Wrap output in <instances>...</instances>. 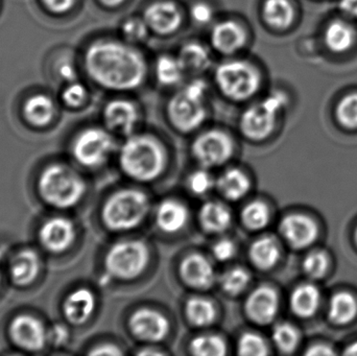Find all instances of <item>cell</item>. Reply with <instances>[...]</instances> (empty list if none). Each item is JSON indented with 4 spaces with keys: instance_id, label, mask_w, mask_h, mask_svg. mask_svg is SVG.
Here are the masks:
<instances>
[{
    "instance_id": "25",
    "label": "cell",
    "mask_w": 357,
    "mask_h": 356,
    "mask_svg": "<svg viewBox=\"0 0 357 356\" xmlns=\"http://www.w3.org/2000/svg\"><path fill=\"white\" fill-rule=\"evenodd\" d=\"M252 263L257 269L266 271L276 265L280 259V249L276 240L272 238H261L252 244L249 250Z\"/></svg>"
},
{
    "instance_id": "52",
    "label": "cell",
    "mask_w": 357,
    "mask_h": 356,
    "mask_svg": "<svg viewBox=\"0 0 357 356\" xmlns=\"http://www.w3.org/2000/svg\"><path fill=\"white\" fill-rule=\"evenodd\" d=\"M100 1L107 6H121L125 0H100Z\"/></svg>"
},
{
    "instance_id": "24",
    "label": "cell",
    "mask_w": 357,
    "mask_h": 356,
    "mask_svg": "<svg viewBox=\"0 0 357 356\" xmlns=\"http://www.w3.org/2000/svg\"><path fill=\"white\" fill-rule=\"evenodd\" d=\"M216 187L225 199L236 202L249 192L250 180L241 169H231L218 178Z\"/></svg>"
},
{
    "instance_id": "50",
    "label": "cell",
    "mask_w": 357,
    "mask_h": 356,
    "mask_svg": "<svg viewBox=\"0 0 357 356\" xmlns=\"http://www.w3.org/2000/svg\"><path fill=\"white\" fill-rule=\"evenodd\" d=\"M307 355H333V349L326 345H316V346L312 347L310 350L306 353Z\"/></svg>"
},
{
    "instance_id": "22",
    "label": "cell",
    "mask_w": 357,
    "mask_h": 356,
    "mask_svg": "<svg viewBox=\"0 0 357 356\" xmlns=\"http://www.w3.org/2000/svg\"><path fill=\"white\" fill-rule=\"evenodd\" d=\"M199 221L208 233H222L231 225V212L222 203L208 202L199 209Z\"/></svg>"
},
{
    "instance_id": "36",
    "label": "cell",
    "mask_w": 357,
    "mask_h": 356,
    "mask_svg": "<svg viewBox=\"0 0 357 356\" xmlns=\"http://www.w3.org/2000/svg\"><path fill=\"white\" fill-rule=\"evenodd\" d=\"M250 284V275L241 268L228 270L220 278V286L230 296L241 295Z\"/></svg>"
},
{
    "instance_id": "55",
    "label": "cell",
    "mask_w": 357,
    "mask_h": 356,
    "mask_svg": "<svg viewBox=\"0 0 357 356\" xmlns=\"http://www.w3.org/2000/svg\"><path fill=\"white\" fill-rule=\"evenodd\" d=\"M356 242H357V230H356Z\"/></svg>"
},
{
    "instance_id": "35",
    "label": "cell",
    "mask_w": 357,
    "mask_h": 356,
    "mask_svg": "<svg viewBox=\"0 0 357 356\" xmlns=\"http://www.w3.org/2000/svg\"><path fill=\"white\" fill-rule=\"evenodd\" d=\"M191 353L197 356H224L227 345L220 336L207 334L193 339L189 345Z\"/></svg>"
},
{
    "instance_id": "49",
    "label": "cell",
    "mask_w": 357,
    "mask_h": 356,
    "mask_svg": "<svg viewBox=\"0 0 357 356\" xmlns=\"http://www.w3.org/2000/svg\"><path fill=\"white\" fill-rule=\"evenodd\" d=\"M91 355H123L121 350L116 346L113 345H104V346L98 347L92 351Z\"/></svg>"
},
{
    "instance_id": "17",
    "label": "cell",
    "mask_w": 357,
    "mask_h": 356,
    "mask_svg": "<svg viewBox=\"0 0 357 356\" xmlns=\"http://www.w3.org/2000/svg\"><path fill=\"white\" fill-rule=\"evenodd\" d=\"M75 238V228L70 219L54 217L42 226L40 240L47 250L63 252L73 245Z\"/></svg>"
},
{
    "instance_id": "31",
    "label": "cell",
    "mask_w": 357,
    "mask_h": 356,
    "mask_svg": "<svg viewBox=\"0 0 357 356\" xmlns=\"http://www.w3.org/2000/svg\"><path fill=\"white\" fill-rule=\"evenodd\" d=\"M187 320L195 327H207L213 323L216 311L213 303L202 297H193L185 307Z\"/></svg>"
},
{
    "instance_id": "4",
    "label": "cell",
    "mask_w": 357,
    "mask_h": 356,
    "mask_svg": "<svg viewBox=\"0 0 357 356\" xmlns=\"http://www.w3.org/2000/svg\"><path fill=\"white\" fill-rule=\"evenodd\" d=\"M150 203L144 192L123 189L115 192L105 203L102 217L111 231L123 232L135 229L148 215Z\"/></svg>"
},
{
    "instance_id": "14",
    "label": "cell",
    "mask_w": 357,
    "mask_h": 356,
    "mask_svg": "<svg viewBox=\"0 0 357 356\" xmlns=\"http://www.w3.org/2000/svg\"><path fill=\"white\" fill-rule=\"evenodd\" d=\"M279 231L285 242L295 249L310 246L318 235V228L310 217L303 215H289L282 219Z\"/></svg>"
},
{
    "instance_id": "34",
    "label": "cell",
    "mask_w": 357,
    "mask_h": 356,
    "mask_svg": "<svg viewBox=\"0 0 357 356\" xmlns=\"http://www.w3.org/2000/svg\"><path fill=\"white\" fill-rule=\"evenodd\" d=\"M270 219V209L261 201L250 203L241 211V221L243 225L252 231L264 229L268 225Z\"/></svg>"
},
{
    "instance_id": "48",
    "label": "cell",
    "mask_w": 357,
    "mask_h": 356,
    "mask_svg": "<svg viewBox=\"0 0 357 356\" xmlns=\"http://www.w3.org/2000/svg\"><path fill=\"white\" fill-rule=\"evenodd\" d=\"M340 8L343 10L344 14L357 18V0H341Z\"/></svg>"
},
{
    "instance_id": "3",
    "label": "cell",
    "mask_w": 357,
    "mask_h": 356,
    "mask_svg": "<svg viewBox=\"0 0 357 356\" xmlns=\"http://www.w3.org/2000/svg\"><path fill=\"white\" fill-rule=\"evenodd\" d=\"M40 194L46 202L58 208H70L77 205L86 192L81 176L63 164L48 167L39 180Z\"/></svg>"
},
{
    "instance_id": "6",
    "label": "cell",
    "mask_w": 357,
    "mask_h": 356,
    "mask_svg": "<svg viewBox=\"0 0 357 356\" xmlns=\"http://www.w3.org/2000/svg\"><path fill=\"white\" fill-rule=\"evenodd\" d=\"M215 83L222 94L235 102L255 95L261 79L255 67L245 61H229L216 68Z\"/></svg>"
},
{
    "instance_id": "9",
    "label": "cell",
    "mask_w": 357,
    "mask_h": 356,
    "mask_svg": "<svg viewBox=\"0 0 357 356\" xmlns=\"http://www.w3.org/2000/svg\"><path fill=\"white\" fill-rule=\"evenodd\" d=\"M232 152V140L220 130L201 134L192 144L193 156L203 167H220L230 159Z\"/></svg>"
},
{
    "instance_id": "47",
    "label": "cell",
    "mask_w": 357,
    "mask_h": 356,
    "mask_svg": "<svg viewBox=\"0 0 357 356\" xmlns=\"http://www.w3.org/2000/svg\"><path fill=\"white\" fill-rule=\"evenodd\" d=\"M58 72L63 79L70 82V83L75 82V79H77V71L73 68V65L69 64V63L61 64L60 66H59Z\"/></svg>"
},
{
    "instance_id": "2",
    "label": "cell",
    "mask_w": 357,
    "mask_h": 356,
    "mask_svg": "<svg viewBox=\"0 0 357 356\" xmlns=\"http://www.w3.org/2000/svg\"><path fill=\"white\" fill-rule=\"evenodd\" d=\"M119 164L123 173L139 182H150L162 173L165 154L162 146L150 136H130L119 153Z\"/></svg>"
},
{
    "instance_id": "29",
    "label": "cell",
    "mask_w": 357,
    "mask_h": 356,
    "mask_svg": "<svg viewBox=\"0 0 357 356\" xmlns=\"http://www.w3.org/2000/svg\"><path fill=\"white\" fill-rule=\"evenodd\" d=\"M356 41L354 27L341 20L331 22L325 31V42L329 49L344 52L349 49Z\"/></svg>"
},
{
    "instance_id": "7",
    "label": "cell",
    "mask_w": 357,
    "mask_h": 356,
    "mask_svg": "<svg viewBox=\"0 0 357 356\" xmlns=\"http://www.w3.org/2000/svg\"><path fill=\"white\" fill-rule=\"evenodd\" d=\"M149 263L146 245L140 240H123L113 245L106 254L105 268L111 277L132 280L146 270Z\"/></svg>"
},
{
    "instance_id": "40",
    "label": "cell",
    "mask_w": 357,
    "mask_h": 356,
    "mask_svg": "<svg viewBox=\"0 0 357 356\" xmlns=\"http://www.w3.org/2000/svg\"><path fill=\"white\" fill-rule=\"evenodd\" d=\"M337 114L342 125L350 129L357 127V94L345 96L337 106Z\"/></svg>"
},
{
    "instance_id": "16",
    "label": "cell",
    "mask_w": 357,
    "mask_h": 356,
    "mask_svg": "<svg viewBox=\"0 0 357 356\" xmlns=\"http://www.w3.org/2000/svg\"><path fill=\"white\" fill-rule=\"evenodd\" d=\"M105 123L111 131L123 135H131L139 119V112L134 102L127 100H114L104 111Z\"/></svg>"
},
{
    "instance_id": "5",
    "label": "cell",
    "mask_w": 357,
    "mask_h": 356,
    "mask_svg": "<svg viewBox=\"0 0 357 356\" xmlns=\"http://www.w3.org/2000/svg\"><path fill=\"white\" fill-rule=\"evenodd\" d=\"M207 90V84L203 79H195L171 98L167 105V114L178 131L192 132L203 125L207 116L205 107Z\"/></svg>"
},
{
    "instance_id": "15",
    "label": "cell",
    "mask_w": 357,
    "mask_h": 356,
    "mask_svg": "<svg viewBox=\"0 0 357 356\" xmlns=\"http://www.w3.org/2000/svg\"><path fill=\"white\" fill-rule=\"evenodd\" d=\"M144 19L151 31L158 35L175 33L182 23V15L174 2L157 1L144 10Z\"/></svg>"
},
{
    "instance_id": "26",
    "label": "cell",
    "mask_w": 357,
    "mask_h": 356,
    "mask_svg": "<svg viewBox=\"0 0 357 356\" xmlns=\"http://www.w3.org/2000/svg\"><path fill=\"white\" fill-rule=\"evenodd\" d=\"M320 301L321 296L318 288L312 284H302L291 294V311L298 317H312L319 309Z\"/></svg>"
},
{
    "instance_id": "18",
    "label": "cell",
    "mask_w": 357,
    "mask_h": 356,
    "mask_svg": "<svg viewBox=\"0 0 357 356\" xmlns=\"http://www.w3.org/2000/svg\"><path fill=\"white\" fill-rule=\"evenodd\" d=\"M210 41L214 49L220 54H233L245 46L247 33L236 21H220L212 29Z\"/></svg>"
},
{
    "instance_id": "11",
    "label": "cell",
    "mask_w": 357,
    "mask_h": 356,
    "mask_svg": "<svg viewBox=\"0 0 357 356\" xmlns=\"http://www.w3.org/2000/svg\"><path fill=\"white\" fill-rule=\"evenodd\" d=\"M129 327L138 340L160 342L169 332V322L165 316L152 309H140L130 318Z\"/></svg>"
},
{
    "instance_id": "30",
    "label": "cell",
    "mask_w": 357,
    "mask_h": 356,
    "mask_svg": "<svg viewBox=\"0 0 357 356\" xmlns=\"http://www.w3.org/2000/svg\"><path fill=\"white\" fill-rule=\"evenodd\" d=\"M184 66L178 56L162 54L159 56L155 65L157 81L165 87L178 85L184 77Z\"/></svg>"
},
{
    "instance_id": "39",
    "label": "cell",
    "mask_w": 357,
    "mask_h": 356,
    "mask_svg": "<svg viewBox=\"0 0 357 356\" xmlns=\"http://www.w3.org/2000/svg\"><path fill=\"white\" fill-rule=\"evenodd\" d=\"M149 29L144 18H129L121 25V33L130 43H139L148 37Z\"/></svg>"
},
{
    "instance_id": "8",
    "label": "cell",
    "mask_w": 357,
    "mask_h": 356,
    "mask_svg": "<svg viewBox=\"0 0 357 356\" xmlns=\"http://www.w3.org/2000/svg\"><path fill=\"white\" fill-rule=\"evenodd\" d=\"M114 148V139L108 132L90 127L77 136L73 150L77 162L93 169L106 163Z\"/></svg>"
},
{
    "instance_id": "10",
    "label": "cell",
    "mask_w": 357,
    "mask_h": 356,
    "mask_svg": "<svg viewBox=\"0 0 357 356\" xmlns=\"http://www.w3.org/2000/svg\"><path fill=\"white\" fill-rule=\"evenodd\" d=\"M278 113L264 100L252 105L241 115L239 123L241 133L255 141L266 139L274 130Z\"/></svg>"
},
{
    "instance_id": "21",
    "label": "cell",
    "mask_w": 357,
    "mask_h": 356,
    "mask_svg": "<svg viewBox=\"0 0 357 356\" xmlns=\"http://www.w3.org/2000/svg\"><path fill=\"white\" fill-rule=\"evenodd\" d=\"M189 213L185 205L176 200H165L156 210L157 226L167 233H176L186 226Z\"/></svg>"
},
{
    "instance_id": "43",
    "label": "cell",
    "mask_w": 357,
    "mask_h": 356,
    "mask_svg": "<svg viewBox=\"0 0 357 356\" xmlns=\"http://www.w3.org/2000/svg\"><path fill=\"white\" fill-rule=\"evenodd\" d=\"M87 98V90L82 84L73 82L63 92V100L68 106L77 108L82 106Z\"/></svg>"
},
{
    "instance_id": "33",
    "label": "cell",
    "mask_w": 357,
    "mask_h": 356,
    "mask_svg": "<svg viewBox=\"0 0 357 356\" xmlns=\"http://www.w3.org/2000/svg\"><path fill=\"white\" fill-rule=\"evenodd\" d=\"M357 304L354 296L346 292L335 295L329 307V318L337 324H346L356 318Z\"/></svg>"
},
{
    "instance_id": "45",
    "label": "cell",
    "mask_w": 357,
    "mask_h": 356,
    "mask_svg": "<svg viewBox=\"0 0 357 356\" xmlns=\"http://www.w3.org/2000/svg\"><path fill=\"white\" fill-rule=\"evenodd\" d=\"M191 18L197 24H208L213 17V10L209 4L205 2H197L190 8Z\"/></svg>"
},
{
    "instance_id": "19",
    "label": "cell",
    "mask_w": 357,
    "mask_h": 356,
    "mask_svg": "<svg viewBox=\"0 0 357 356\" xmlns=\"http://www.w3.org/2000/svg\"><path fill=\"white\" fill-rule=\"evenodd\" d=\"M180 275L185 284L201 290L210 288L215 279V273L209 259L199 254L188 255L183 259Z\"/></svg>"
},
{
    "instance_id": "41",
    "label": "cell",
    "mask_w": 357,
    "mask_h": 356,
    "mask_svg": "<svg viewBox=\"0 0 357 356\" xmlns=\"http://www.w3.org/2000/svg\"><path fill=\"white\" fill-rule=\"evenodd\" d=\"M189 190L195 196H204L213 188L214 179L211 173L204 169L193 171L187 180Z\"/></svg>"
},
{
    "instance_id": "20",
    "label": "cell",
    "mask_w": 357,
    "mask_h": 356,
    "mask_svg": "<svg viewBox=\"0 0 357 356\" xmlns=\"http://www.w3.org/2000/svg\"><path fill=\"white\" fill-rule=\"evenodd\" d=\"M96 297L87 288H79L71 293L64 303V314L70 323L81 325L91 317L96 311Z\"/></svg>"
},
{
    "instance_id": "38",
    "label": "cell",
    "mask_w": 357,
    "mask_h": 356,
    "mask_svg": "<svg viewBox=\"0 0 357 356\" xmlns=\"http://www.w3.org/2000/svg\"><path fill=\"white\" fill-rule=\"evenodd\" d=\"M238 353L245 356H264L268 355V348L264 339L253 332H245L239 338Z\"/></svg>"
},
{
    "instance_id": "23",
    "label": "cell",
    "mask_w": 357,
    "mask_h": 356,
    "mask_svg": "<svg viewBox=\"0 0 357 356\" xmlns=\"http://www.w3.org/2000/svg\"><path fill=\"white\" fill-rule=\"evenodd\" d=\"M39 270V255L33 250L21 251L10 263V276L15 284L20 286H26L33 282Z\"/></svg>"
},
{
    "instance_id": "42",
    "label": "cell",
    "mask_w": 357,
    "mask_h": 356,
    "mask_svg": "<svg viewBox=\"0 0 357 356\" xmlns=\"http://www.w3.org/2000/svg\"><path fill=\"white\" fill-rule=\"evenodd\" d=\"M328 257L325 253L312 252L306 257L303 263V269L310 277L317 279L321 278L326 273L328 269Z\"/></svg>"
},
{
    "instance_id": "54",
    "label": "cell",
    "mask_w": 357,
    "mask_h": 356,
    "mask_svg": "<svg viewBox=\"0 0 357 356\" xmlns=\"http://www.w3.org/2000/svg\"><path fill=\"white\" fill-rule=\"evenodd\" d=\"M1 258H2V251L0 250V261H1ZM0 278H1V274H0Z\"/></svg>"
},
{
    "instance_id": "13",
    "label": "cell",
    "mask_w": 357,
    "mask_h": 356,
    "mask_svg": "<svg viewBox=\"0 0 357 356\" xmlns=\"http://www.w3.org/2000/svg\"><path fill=\"white\" fill-rule=\"evenodd\" d=\"M10 336L18 346L29 351L40 350L47 341V332L43 324L29 315L15 318L10 325Z\"/></svg>"
},
{
    "instance_id": "37",
    "label": "cell",
    "mask_w": 357,
    "mask_h": 356,
    "mask_svg": "<svg viewBox=\"0 0 357 356\" xmlns=\"http://www.w3.org/2000/svg\"><path fill=\"white\" fill-rule=\"evenodd\" d=\"M299 332L289 323H280L273 330V341L283 353H291L299 344Z\"/></svg>"
},
{
    "instance_id": "12",
    "label": "cell",
    "mask_w": 357,
    "mask_h": 356,
    "mask_svg": "<svg viewBox=\"0 0 357 356\" xmlns=\"http://www.w3.org/2000/svg\"><path fill=\"white\" fill-rule=\"evenodd\" d=\"M245 314L254 323L268 325L274 321L279 311V297L270 286H260L245 301Z\"/></svg>"
},
{
    "instance_id": "32",
    "label": "cell",
    "mask_w": 357,
    "mask_h": 356,
    "mask_svg": "<svg viewBox=\"0 0 357 356\" xmlns=\"http://www.w3.org/2000/svg\"><path fill=\"white\" fill-rule=\"evenodd\" d=\"M24 113L29 123L43 127L54 117V102L48 96L42 94L33 96L25 104Z\"/></svg>"
},
{
    "instance_id": "51",
    "label": "cell",
    "mask_w": 357,
    "mask_h": 356,
    "mask_svg": "<svg viewBox=\"0 0 357 356\" xmlns=\"http://www.w3.org/2000/svg\"><path fill=\"white\" fill-rule=\"evenodd\" d=\"M54 341L56 343H58V344H61V343L64 342L65 340L67 339V330H65L64 327H62V326H56V328H54Z\"/></svg>"
},
{
    "instance_id": "1",
    "label": "cell",
    "mask_w": 357,
    "mask_h": 356,
    "mask_svg": "<svg viewBox=\"0 0 357 356\" xmlns=\"http://www.w3.org/2000/svg\"><path fill=\"white\" fill-rule=\"evenodd\" d=\"M90 77L113 91H130L144 84L148 66L144 56L132 45L115 40L92 44L85 56Z\"/></svg>"
},
{
    "instance_id": "28",
    "label": "cell",
    "mask_w": 357,
    "mask_h": 356,
    "mask_svg": "<svg viewBox=\"0 0 357 356\" xmlns=\"http://www.w3.org/2000/svg\"><path fill=\"white\" fill-rule=\"evenodd\" d=\"M178 56L186 71L202 72L211 65L209 50L199 42H189L183 45Z\"/></svg>"
},
{
    "instance_id": "44",
    "label": "cell",
    "mask_w": 357,
    "mask_h": 356,
    "mask_svg": "<svg viewBox=\"0 0 357 356\" xmlns=\"http://www.w3.org/2000/svg\"><path fill=\"white\" fill-rule=\"evenodd\" d=\"M235 253H236V247H235L234 242L232 240H218L212 247V254H213L214 258L216 261H228L234 257Z\"/></svg>"
},
{
    "instance_id": "53",
    "label": "cell",
    "mask_w": 357,
    "mask_h": 356,
    "mask_svg": "<svg viewBox=\"0 0 357 356\" xmlns=\"http://www.w3.org/2000/svg\"><path fill=\"white\" fill-rule=\"evenodd\" d=\"M346 355H357V342L347 347L345 351Z\"/></svg>"
},
{
    "instance_id": "46",
    "label": "cell",
    "mask_w": 357,
    "mask_h": 356,
    "mask_svg": "<svg viewBox=\"0 0 357 356\" xmlns=\"http://www.w3.org/2000/svg\"><path fill=\"white\" fill-rule=\"evenodd\" d=\"M46 8L52 12L61 14L67 12L73 8L75 0H42Z\"/></svg>"
},
{
    "instance_id": "27",
    "label": "cell",
    "mask_w": 357,
    "mask_h": 356,
    "mask_svg": "<svg viewBox=\"0 0 357 356\" xmlns=\"http://www.w3.org/2000/svg\"><path fill=\"white\" fill-rule=\"evenodd\" d=\"M293 6L289 0H264L262 17L275 29H285L294 20Z\"/></svg>"
}]
</instances>
